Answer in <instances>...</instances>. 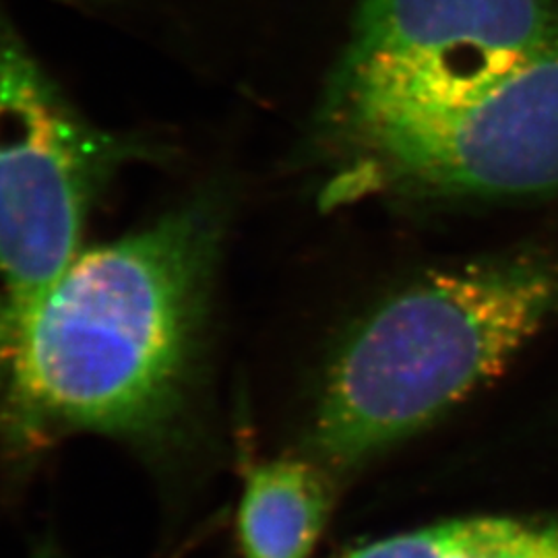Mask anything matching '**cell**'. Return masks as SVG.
Here are the masks:
<instances>
[{"instance_id":"8","label":"cell","mask_w":558,"mask_h":558,"mask_svg":"<svg viewBox=\"0 0 558 558\" xmlns=\"http://www.w3.org/2000/svg\"><path fill=\"white\" fill-rule=\"evenodd\" d=\"M32 558H60L59 548L52 546L50 542H44L38 548H34Z\"/></svg>"},{"instance_id":"7","label":"cell","mask_w":558,"mask_h":558,"mask_svg":"<svg viewBox=\"0 0 558 558\" xmlns=\"http://www.w3.org/2000/svg\"><path fill=\"white\" fill-rule=\"evenodd\" d=\"M468 527L470 519L445 521L373 542L339 558H447L468 534Z\"/></svg>"},{"instance_id":"2","label":"cell","mask_w":558,"mask_h":558,"mask_svg":"<svg viewBox=\"0 0 558 558\" xmlns=\"http://www.w3.org/2000/svg\"><path fill=\"white\" fill-rule=\"evenodd\" d=\"M230 189L209 180L137 232L81 253L27 299L0 292V445L38 456L75 435L147 453L199 405Z\"/></svg>"},{"instance_id":"1","label":"cell","mask_w":558,"mask_h":558,"mask_svg":"<svg viewBox=\"0 0 558 558\" xmlns=\"http://www.w3.org/2000/svg\"><path fill=\"white\" fill-rule=\"evenodd\" d=\"M329 199L558 191V0H360L308 122Z\"/></svg>"},{"instance_id":"4","label":"cell","mask_w":558,"mask_h":558,"mask_svg":"<svg viewBox=\"0 0 558 558\" xmlns=\"http://www.w3.org/2000/svg\"><path fill=\"white\" fill-rule=\"evenodd\" d=\"M168 147L89 119L0 7V292L27 299L77 260L89 214L120 172Z\"/></svg>"},{"instance_id":"3","label":"cell","mask_w":558,"mask_h":558,"mask_svg":"<svg viewBox=\"0 0 558 558\" xmlns=\"http://www.w3.org/2000/svg\"><path fill=\"white\" fill-rule=\"evenodd\" d=\"M557 306L558 265L539 257L414 281L339 348L313 416V451L354 468L412 437L495 379Z\"/></svg>"},{"instance_id":"6","label":"cell","mask_w":558,"mask_h":558,"mask_svg":"<svg viewBox=\"0 0 558 558\" xmlns=\"http://www.w3.org/2000/svg\"><path fill=\"white\" fill-rule=\"evenodd\" d=\"M447 558H558V521L470 519L468 534Z\"/></svg>"},{"instance_id":"5","label":"cell","mask_w":558,"mask_h":558,"mask_svg":"<svg viewBox=\"0 0 558 558\" xmlns=\"http://www.w3.org/2000/svg\"><path fill=\"white\" fill-rule=\"evenodd\" d=\"M333 509V486L308 459L248 465L236 513L244 558H308Z\"/></svg>"}]
</instances>
